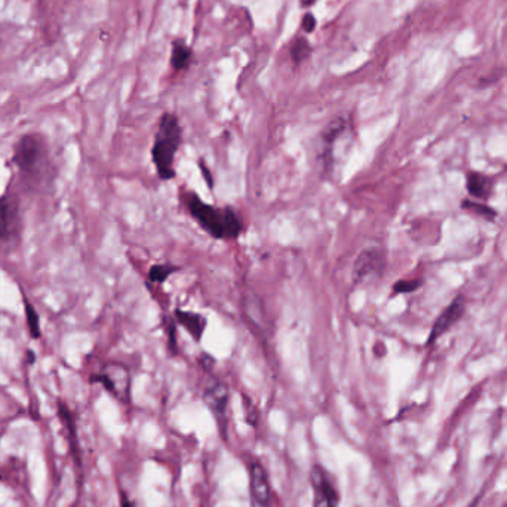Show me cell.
Returning <instances> with one entry per match:
<instances>
[{"label": "cell", "instance_id": "6da1fadb", "mask_svg": "<svg viewBox=\"0 0 507 507\" xmlns=\"http://www.w3.org/2000/svg\"><path fill=\"white\" fill-rule=\"evenodd\" d=\"M184 203L196 224L214 239L235 241L242 235V218L232 206L206 203L196 193H187L184 196Z\"/></svg>", "mask_w": 507, "mask_h": 507}, {"label": "cell", "instance_id": "7a4b0ae2", "mask_svg": "<svg viewBox=\"0 0 507 507\" xmlns=\"http://www.w3.org/2000/svg\"><path fill=\"white\" fill-rule=\"evenodd\" d=\"M183 141L180 119L174 113H163L159 119L152 146V161L159 178L163 181L175 177V157Z\"/></svg>", "mask_w": 507, "mask_h": 507}, {"label": "cell", "instance_id": "3957f363", "mask_svg": "<svg viewBox=\"0 0 507 507\" xmlns=\"http://www.w3.org/2000/svg\"><path fill=\"white\" fill-rule=\"evenodd\" d=\"M12 161L17 168L28 177H36L46 165V146L41 137L28 134L18 140L14 147Z\"/></svg>", "mask_w": 507, "mask_h": 507}, {"label": "cell", "instance_id": "277c9868", "mask_svg": "<svg viewBox=\"0 0 507 507\" xmlns=\"http://www.w3.org/2000/svg\"><path fill=\"white\" fill-rule=\"evenodd\" d=\"M92 383H99L104 389L121 402H128L131 397V374L128 368L119 362L106 364L101 371L91 379Z\"/></svg>", "mask_w": 507, "mask_h": 507}, {"label": "cell", "instance_id": "5b68a950", "mask_svg": "<svg viewBox=\"0 0 507 507\" xmlns=\"http://www.w3.org/2000/svg\"><path fill=\"white\" fill-rule=\"evenodd\" d=\"M350 132V123L344 117H337L331 123H328L322 134L319 161L325 172H331L337 162L338 146L341 144L344 137Z\"/></svg>", "mask_w": 507, "mask_h": 507}, {"label": "cell", "instance_id": "8992f818", "mask_svg": "<svg viewBox=\"0 0 507 507\" xmlns=\"http://www.w3.org/2000/svg\"><path fill=\"white\" fill-rule=\"evenodd\" d=\"M386 268V254L379 246L361 251L353 263L352 277L355 284H366L380 277Z\"/></svg>", "mask_w": 507, "mask_h": 507}, {"label": "cell", "instance_id": "52a82bcc", "mask_svg": "<svg viewBox=\"0 0 507 507\" xmlns=\"http://www.w3.org/2000/svg\"><path fill=\"white\" fill-rule=\"evenodd\" d=\"M464 312H466L464 297L457 295L454 300L451 301V304L446 306L445 310L439 316H437V319L435 321V324L432 326L429 338H427V344L435 343L436 340H439V338L445 332H448L451 328L464 316Z\"/></svg>", "mask_w": 507, "mask_h": 507}, {"label": "cell", "instance_id": "ba28073f", "mask_svg": "<svg viewBox=\"0 0 507 507\" xmlns=\"http://www.w3.org/2000/svg\"><path fill=\"white\" fill-rule=\"evenodd\" d=\"M250 493L252 507H270V484L264 467L258 461H251L250 466Z\"/></svg>", "mask_w": 507, "mask_h": 507}, {"label": "cell", "instance_id": "9c48e42d", "mask_svg": "<svg viewBox=\"0 0 507 507\" xmlns=\"http://www.w3.org/2000/svg\"><path fill=\"white\" fill-rule=\"evenodd\" d=\"M312 486L315 491L313 507H337V491L321 467L312 470Z\"/></svg>", "mask_w": 507, "mask_h": 507}, {"label": "cell", "instance_id": "30bf717a", "mask_svg": "<svg viewBox=\"0 0 507 507\" xmlns=\"http://www.w3.org/2000/svg\"><path fill=\"white\" fill-rule=\"evenodd\" d=\"M203 396L206 405L210 406L214 415L218 420L223 421L228 406V390L226 384L217 379H210L206 381Z\"/></svg>", "mask_w": 507, "mask_h": 507}, {"label": "cell", "instance_id": "8fae6325", "mask_svg": "<svg viewBox=\"0 0 507 507\" xmlns=\"http://www.w3.org/2000/svg\"><path fill=\"white\" fill-rule=\"evenodd\" d=\"M18 224L17 203L9 196H0V241L12 239Z\"/></svg>", "mask_w": 507, "mask_h": 507}, {"label": "cell", "instance_id": "7c38bea8", "mask_svg": "<svg viewBox=\"0 0 507 507\" xmlns=\"http://www.w3.org/2000/svg\"><path fill=\"white\" fill-rule=\"evenodd\" d=\"M193 58L195 52L190 45H188L184 39H174L171 45V59H169V64H171L172 70L174 72L187 70V68L192 66Z\"/></svg>", "mask_w": 507, "mask_h": 507}, {"label": "cell", "instance_id": "4fadbf2b", "mask_svg": "<svg viewBox=\"0 0 507 507\" xmlns=\"http://www.w3.org/2000/svg\"><path fill=\"white\" fill-rule=\"evenodd\" d=\"M466 187L469 195L475 199H479V201L485 202L488 201L493 193V181L491 178H488L486 175L481 174V172H475L470 171L467 174L466 178Z\"/></svg>", "mask_w": 507, "mask_h": 507}, {"label": "cell", "instance_id": "5bb4252c", "mask_svg": "<svg viewBox=\"0 0 507 507\" xmlns=\"http://www.w3.org/2000/svg\"><path fill=\"white\" fill-rule=\"evenodd\" d=\"M175 317L180 325L186 328V331L192 335L195 341H201L203 332L206 330V319L199 313L175 310Z\"/></svg>", "mask_w": 507, "mask_h": 507}, {"label": "cell", "instance_id": "9a60e30c", "mask_svg": "<svg viewBox=\"0 0 507 507\" xmlns=\"http://www.w3.org/2000/svg\"><path fill=\"white\" fill-rule=\"evenodd\" d=\"M312 45L306 36H297L290 43V57L295 66L306 63L312 55Z\"/></svg>", "mask_w": 507, "mask_h": 507}, {"label": "cell", "instance_id": "2e32d148", "mask_svg": "<svg viewBox=\"0 0 507 507\" xmlns=\"http://www.w3.org/2000/svg\"><path fill=\"white\" fill-rule=\"evenodd\" d=\"M24 312H26V322H27L30 337H32L33 340H39L42 335L41 319H39V313L34 309V306L27 300L26 295H24Z\"/></svg>", "mask_w": 507, "mask_h": 507}, {"label": "cell", "instance_id": "e0dca14e", "mask_svg": "<svg viewBox=\"0 0 507 507\" xmlns=\"http://www.w3.org/2000/svg\"><path fill=\"white\" fill-rule=\"evenodd\" d=\"M461 208L466 211H470L475 215H479L486 218V220H494L497 217V211L493 210L491 206L486 205L485 202H478V201H470V199H464L461 202Z\"/></svg>", "mask_w": 507, "mask_h": 507}, {"label": "cell", "instance_id": "ac0fdd59", "mask_svg": "<svg viewBox=\"0 0 507 507\" xmlns=\"http://www.w3.org/2000/svg\"><path fill=\"white\" fill-rule=\"evenodd\" d=\"M177 270L178 267L172 264H156L148 270V279L155 284H162Z\"/></svg>", "mask_w": 507, "mask_h": 507}, {"label": "cell", "instance_id": "d6986e66", "mask_svg": "<svg viewBox=\"0 0 507 507\" xmlns=\"http://www.w3.org/2000/svg\"><path fill=\"white\" fill-rule=\"evenodd\" d=\"M423 285V281L420 279H410V281H399L393 285V291L396 294H408L419 290Z\"/></svg>", "mask_w": 507, "mask_h": 507}, {"label": "cell", "instance_id": "ffe728a7", "mask_svg": "<svg viewBox=\"0 0 507 507\" xmlns=\"http://www.w3.org/2000/svg\"><path fill=\"white\" fill-rule=\"evenodd\" d=\"M315 28H316V18H315V15L312 12H306L303 15V19H301V30H303V32L306 34H309V33L313 32Z\"/></svg>", "mask_w": 507, "mask_h": 507}, {"label": "cell", "instance_id": "44dd1931", "mask_svg": "<svg viewBox=\"0 0 507 507\" xmlns=\"http://www.w3.org/2000/svg\"><path fill=\"white\" fill-rule=\"evenodd\" d=\"M317 2H319V0H300V3H301L303 8H310Z\"/></svg>", "mask_w": 507, "mask_h": 507}, {"label": "cell", "instance_id": "7402d4cb", "mask_svg": "<svg viewBox=\"0 0 507 507\" xmlns=\"http://www.w3.org/2000/svg\"><path fill=\"white\" fill-rule=\"evenodd\" d=\"M27 362L28 364H34V361H36V355L32 352V350H27Z\"/></svg>", "mask_w": 507, "mask_h": 507}]
</instances>
